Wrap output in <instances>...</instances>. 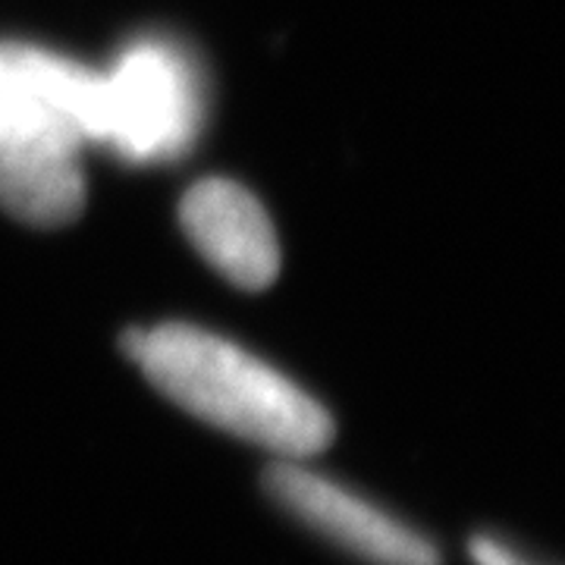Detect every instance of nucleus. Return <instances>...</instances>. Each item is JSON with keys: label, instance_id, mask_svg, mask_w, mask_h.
Here are the masks:
<instances>
[{"label": "nucleus", "instance_id": "f257e3e1", "mask_svg": "<svg viewBox=\"0 0 565 565\" xmlns=\"http://www.w3.org/2000/svg\"><path fill=\"white\" fill-rule=\"evenodd\" d=\"M122 349L167 399L282 459L315 456L333 440V418L315 396L202 327L129 330Z\"/></svg>", "mask_w": 565, "mask_h": 565}, {"label": "nucleus", "instance_id": "f03ea898", "mask_svg": "<svg viewBox=\"0 0 565 565\" xmlns=\"http://www.w3.org/2000/svg\"><path fill=\"white\" fill-rule=\"evenodd\" d=\"M85 136L35 92L0 85V207L25 226H63L85 207Z\"/></svg>", "mask_w": 565, "mask_h": 565}, {"label": "nucleus", "instance_id": "7ed1b4c3", "mask_svg": "<svg viewBox=\"0 0 565 565\" xmlns=\"http://www.w3.org/2000/svg\"><path fill=\"white\" fill-rule=\"evenodd\" d=\"M104 139L126 161H170L189 151L202 126L199 79L180 51L161 41L126 47L104 73Z\"/></svg>", "mask_w": 565, "mask_h": 565}, {"label": "nucleus", "instance_id": "20e7f679", "mask_svg": "<svg viewBox=\"0 0 565 565\" xmlns=\"http://www.w3.org/2000/svg\"><path fill=\"white\" fill-rule=\"evenodd\" d=\"M264 490L292 519L371 565H440V550L424 534L386 515L343 484L282 459L264 471Z\"/></svg>", "mask_w": 565, "mask_h": 565}, {"label": "nucleus", "instance_id": "39448f33", "mask_svg": "<svg viewBox=\"0 0 565 565\" xmlns=\"http://www.w3.org/2000/svg\"><path fill=\"white\" fill-rule=\"evenodd\" d=\"M189 243L239 289H267L280 274V243L262 202L233 180L195 182L180 204Z\"/></svg>", "mask_w": 565, "mask_h": 565}, {"label": "nucleus", "instance_id": "423d86ee", "mask_svg": "<svg viewBox=\"0 0 565 565\" xmlns=\"http://www.w3.org/2000/svg\"><path fill=\"white\" fill-rule=\"evenodd\" d=\"M471 559L475 565H537L525 559L522 553H515L512 546L503 544V541H497V537H487V534H478V537H471Z\"/></svg>", "mask_w": 565, "mask_h": 565}]
</instances>
